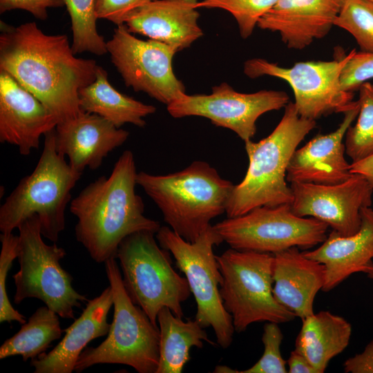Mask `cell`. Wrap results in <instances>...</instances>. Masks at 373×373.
I'll return each instance as SVG.
<instances>
[{
  "mask_svg": "<svg viewBox=\"0 0 373 373\" xmlns=\"http://www.w3.org/2000/svg\"><path fill=\"white\" fill-rule=\"evenodd\" d=\"M55 115L7 72L0 70V142L28 155L55 128Z\"/></svg>",
  "mask_w": 373,
  "mask_h": 373,
  "instance_id": "16",
  "label": "cell"
},
{
  "mask_svg": "<svg viewBox=\"0 0 373 373\" xmlns=\"http://www.w3.org/2000/svg\"><path fill=\"white\" fill-rule=\"evenodd\" d=\"M155 235L140 231L126 236L118 247L117 258L130 298L158 326L157 314L163 307L183 317L182 303L191 292L186 278L173 269L169 252L157 244Z\"/></svg>",
  "mask_w": 373,
  "mask_h": 373,
  "instance_id": "7",
  "label": "cell"
},
{
  "mask_svg": "<svg viewBox=\"0 0 373 373\" xmlns=\"http://www.w3.org/2000/svg\"><path fill=\"white\" fill-rule=\"evenodd\" d=\"M0 27V70L36 97L58 123L79 114V91L95 79L96 61L77 57L66 35H47L35 22L15 27L1 21Z\"/></svg>",
  "mask_w": 373,
  "mask_h": 373,
  "instance_id": "1",
  "label": "cell"
},
{
  "mask_svg": "<svg viewBox=\"0 0 373 373\" xmlns=\"http://www.w3.org/2000/svg\"><path fill=\"white\" fill-rule=\"evenodd\" d=\"M64 6V0H0V13L20 9L29 12L39 20H46L48 8Z\"/></svg>",
  "mask_w": 373,
  "mask_h": 373,
  "instance_id": "36",
  "label": "cell"
},
{
  "mask_svg": "<svg viewBox=\"0 0 373 373\" xmlns=\"http://www.w3.org/2000/svg\"><path fill=\"white\" fill-rule=\"evenodd\" d=\"M302 320L295 350L303 354L318 373L325 371L329 362L347 347L352 325L343 317L321 311Z\"/></svg>",
  "mask_w": 373,
  "mask_h": 373,
  "instance_id": "24",
  "label": "cell"
},
{
  "mask_svg": "<svg viewBox=\"0 0 373 373\" xmlns=\"http://www.w3.org/2000/svg\"><path fill=\"white\" fill-rule=\"evenodd\" d=\"M334 26L348 32L361 52L373 53V2L345 0Z\"/></svg>",
  "mask_w": 373,
  "mask_h": 373,
  "instance_id": "30",
  "label": "cell"
},
{
  "mask_svg": "<svg viewBox=\"0 0 373 373\" xmlns=\"http://www.w3.org/2000/svg\"><path fill=\"white\" fill-rule=\"evenodd\" d=\"M373 79V53L356 52L352 55L341 75V84L345 91L354 92L362 84Z\"/></svg>",
  "mask_w": 373,
  "mask_h": 373,
  "instance_id": "34",
  "label": "cell"
},
{
  "mask_svg": "<svg viewBox=\"0 0 373 373\" xmlns=\"http://www.w3.org/2000/svg\"><path fill=\"white\" fill-rule=\"evenodd\" d=\"M345 0H278L257 26L278 32L288 48L302 50L327 36Z\"/></svg>",
  "mask_w": 373,
  "mask_h": 373,
  "instance_id": "18",
  "label": "cell"
},
{
  "mask_svg": "<svg viewBox=\"0 0 373 373\" xmlns=\"http://www.w3.org/2000/svg\"><path fill=\"white\" fill-rule=\"evenodd\" d=\"M136 166L133 153L124 151L109 176H101L70 201L77 218V240L99 263L117 258L121 242L140 231L156 233L158 222L146 217L142 198L135 192Z\"/></svg>",
  "mask_w": 373,
  "mask_h": 373,
  "instance_id": "2",
  "label": "cell"
},
{
  "mask_svg": "<svg viewBox=\"0 0 373 373\" xmlns=\"http://www.w3.org/2000/svg\"><path fill=\"white\" fill-rule=\"evenodd\" d=\"M290 188L294 214L322 221L342 236L359 231L361 210L372 203L373 186L359 174L336 184L292 182Z\"/></svg>",
  "mask_w": 373,
  "mask_h": 373,
  "instance_id": "15",
  "label": "cell"
},
{
  "mask_svg": "<svg viewBox=\"0 0 373 373\" xmlns=\"http://www.w3.org/2000/svg\"><path fill=\"white\" fill-rule=\"evenodd\" d=\"M59 315L46 305L39 307L15 335L0 347V359L20 355L23 361L37 358L61 336Z\"/></svg>",
  "mask_w": 373,
  "mask_h": 373,
  "instance_id": "27",
  "label": "cell"
},
{
  "mask_svg": "<svg viewBox=\"0 0 373 373\" xmlns=\"http://www.w3.org/2000/svg\"><path fill=\"white\" fill-rule=\"evenodd\" d=\"M155 238L160 246L173 255L177 267L187 280L196 302L195 320L204 328L211 327L217 343L228 348L235 330L232 317L220 295L222 276L213 252L214 246L221 244L222 238L211 224L193 242L166 226L160 227Z\"/></svg>",
  "mask_w": 373,
  "mask_h": 373,
  "instance_id": "9",
  "label": "cell"
},
{
  "mask_svg": "<svg viewBox=\"0 0 373 373\" xmlns=\"http://www.w3.org/2000/svg\"><path fill=\"white\" fill-rule=\"evenodd\" d=\"M368 1L373 2V0H368Z\"/></svg>",
  "mask_w": 373,
  "mask_h": 373,
  "instance_id": "42",
  "label": "cell"
},
{
  "mask_svg": "<svg viewBox=\"0 0 373 373\" xmlns=\"http://www.w3.org/2000/svg\"><path fill=\"white\" fill-rule=\"evenodd\" d=\"M367 277L373 280V261L366 267L364 272Z\"/></svg>",
  "mask_w": 373,
  "mask_h": 373,
  "instance_id": "41",
  "label": "cell"
},
{
  "mask_svg": "<svg viewBox=\"0 0 373 373\" xmlns=\"http://www.w3.org/2000/svg\"><path fill=\"white\" fill-rule=\"evenodd\" d=\"M328 225L294 214L291 204L260 207L213 225L231 248L275 254L291 247L309 249L327 238Z\"/></svg>",
  "mask_w": 373,
  "mask_h": 373,
  "instance_id": "11",
  "label": "cell"
},
{
  "mask_svg": "<svg viewBox=\"0 0 373 373\" xmlns=\"http://www.w3.org/2000/svg\"><path fill=\"white\" fill-rule=\"evenodd\" d=\"M214 372H230V373H237L238 371L233 370L225 365H218L216 367Z\"/></svg>",
  "mask_w": 373,
  "mask_h": 373,
  "instance_id": "40",
  "label": "cell"
},
{
  "mask_svg": "<svg viewBox=\"0 0 373 373\" xmlns=\"http://www.w3.org/2000/svg\"><path fill=\"white\" fill-rule=\"evenodd\" d=\"M216 259L222 276L220 295L235 332H243L254 323L280 324L296 317L273 294L274 254L230 248Z\"/></svg>",
  "mask_w": 373,
  "mask_h": 373,
  "instance_id": "8",
  "label": "cell"
},
{
  "mask_svg": "<svg viewBox=\"0 0 373 373\" xmlns=\"http://www.w3.org/2000/svg\"><path fill=\"white\" fill-rule=\"evenodd\" d=\"M160 329V359L156 373H181L189 361L192 347L202 348L203 341L215 345L195 319L184 321L168 307L157 314Z\"/></svg>",
  "mask_w": 373,
  "mask_h": 373,
  "instance_id": "26",
  "label": "cell"
},
{
  "mask_svg": "<svg viewBox=\"0 0 373 373\" xmlns=\"http://www.w3.org/2000/svg\"><path fill=\"white\" fill-rule=\"evenodd\" d=\"M358 101L344 113L338 127L326 135H317L296 149L289 162L286 179L289 182L336 184L347 180L352 173L345 158L343 140L348 128L358 116Z\"/></svg>",
  "mask_w": 373,
  "mask_h": 373,
  "instance_id": "19",
  "label": "cell"
},
{
  "mask_svg": "<svg viewBox=\"0 0 373 373\" xmlns=\"http://www.w3.org/2000/svg\"><path fill=\"white\" fill-rule=\"evenodd\" d=\"M350 172L363 176L373 186V155L350 164Z\"/></svg>",
  "mask_w": 373,
  "mask_h": 373,
  "instance_id": "39",
  "label": "cell"
},
{
  "mask_svg": "<svg viewBox=\"0 0 373 373\" xmlns=\"http://www.w3.org/2000/svg\"><path fill=\"white\" fill-rule=\"evenodd\" d=\"M343 370L345 373H373V339L363 352L344 362Z\"/></svg>",
  "mask_w": 373,
  "mask_h": 373,
  "instance_id": "37",
  "label": "cell"
},
{
  "mask_svg": "<svg viewBox=\"0 0 373 373\" xmlns=\"http://www.w3.org/2000/svg\"><path fill=\"white\" fill-rule=\"evenodd\" d=\"M358 90V118L345 135V153L352 162L373 155V84L365 82Z\"/></svg>",
  "mask_w": 373,
  "mask_h": 373,
  "instance_id": "29",
  "label": "cell"
},
{
  "mask_svg": "<svg viewBox=\"0 0 373 373\" xmlns=\"http://www.w3.org/2000/svg\"><path fill=\"white\" fill-rule=\"evenodd\" d=\"M361 215V228L355 234L342 236L332 230L318 248L303 251L325 266L323 291L332 290L353 274L363 273L373 261V209L363 207Z\"/></svg>",
  "mask_w": 373,
  "mask_h": 373,
  "instance_id": "22",
  "label": "cell"
},
{
  "mask_svg": "<svg viewBox=\"0 0 373 373\" xmlns=\"http://www.w3.org/2000/svg\"><path fill=\"white\" fill-rule=\"evenodd\" d=\"M153 0H95L97 19H104L118 26L136 8Z\"/></svg>",
  "mask_w": 373,
  "mask_h": 373,
  "instance_id": "35",
  "label": "cell"
},
{
  "mask_svg": "<svg viewBox=\"0 0 373 373\" xmlns=\"http://www.w3.org/2000/svg\"><path fill=\"white\" fill-rule=\"evenodd\" d=\"M283 339L278 323L267 322L263 327L262 342L264 352L260 358L251 367L240 373H286L287 361L281 354L280 345Z\"/></svg>",
  "mask_w": 373,
  "mask_h": 373,
  "instance_id": "33",
  "label": "cell"
},
{
  "mask_svg": "<svg viewBox=\"0 0 373 373\" xmlns=\"http://www.w3.org/2000/svg\"><path fill=\"white\" fill-rule=\"evenodd\" d=\"M113 291L114 314L107 338L86 347L75 366L76 372L98 364H122L139 373H156L160 359V329L128 295L116 258L105 262Z\"/></svg>",
  "mask_w": 373,
  "mask_h": 373,
  "instance_id": "6",
  "label": "cell"
},
{
  "mask_svg": "<svg viewBox=\"0 0 373 373\" xmlns=\"http://www.w3.org/2000/svg\"><path fill=\"white\" fill-rule=\"evenodd\" d=\"M136 182L160 209L169 227L190 242L211 225L212 219L225 213L234 186L201 160L167 175L140 171Z\"/></svg>",
  "mask_w": 373,
  "mask_h": 373,
  "instance_id": "3",
  "label": "cell"
},
{
  "mask_svg": "<svg viewBox=\"0 0 373 373\" xmlns=\"http://www.w3.org/2000/svg\"><path fill=\"white\" fill-rule=\"evenodd\" d=\"M129 133L102 117L84 111L57 123L55 128L57 151L82 173L98 169L110 152L122 146Z\"/></svg>",
  "mask_w": 373,
  "mask_h": 373,
  "instance_id": "17",
  "label": "cell"
},
{
  "mask_svg": "<svg viewBox=\"0 0 373 373\" xmlns=\"http://www.w3.org/2000/svg\"><path fill=\"white\" fill-rule=\"evenodd\" d=\"M278 0H199L198 7L220 8L228 11L236 20L240 35L247 39L251 35L261 17Z\"/></svg>",
  "mask_w": 373,
  "mask_h": 373,
  "instance_id": "31",
  "label": "cell"
},
{
  "mask_svg": "<svg viewBox=\"0 0 373 373\" xmlns=\"http://www.w3.org/2000/svg\"><path fill=\"white\" fill-rule=\"evenodd\" d=\"M0 254V323L26 322V317L11 305L6 291V279L13 260L17 258L19 251V236L11 233H1Z\"/></svg>",
  "mask_w": 373,
  "mask_h": 373,
  "instance_id": "32",
  "label": "cell"
},
{
  "mask_svg": "<svg viewBox=\"0 0 373 373\" xmlns=\"http://www.w3.org/2000/svg\"><path fill=\"white\" fill-rule=\"evenodd\" d=\"M199 0H153L128 15L124 24L133 34L160 41L176 52L203 35L198 24Z\"/></svg>",
  "mask_w": 373,
  "mask_h": 373,
  "instance_id": "20",
  "label": "cell"
},
{
  "mask_svg": "<svg viewBox=\"0 0 373 373\" xmlns=\"http://www.w3.org/2000/svg\"><path fill=\"white\" fill-rule=\"evenodd\" d=\"M274 255L275 298L301 319L313 314L315 297L325 283V266L307 258L298 247Z\"/></svg>",
  "mask_w": 373,
  "mask_h": 373,
  "instance_id": "23",
  "label": "cell"
},
{
  "mask_svg": "<svg viewBox=\"0 0 373 373\" xmlns=\"http://www.w3.org/2000/svg\"><path fill=\"white\" fill-rule=\"evenodd\" d=\"M71 19L72 50L96 55L107 53L106 41L97 30L95 0H64Z\"/></svg>",
  "mask_w": 373,
  "mask_h": 373,
  "instance_id": "28",
  "label": "cell"
},
{
  "mask_svg": "<svg viewBox=\"0 0 373 373\" xmlns=\"http://www.w3.org/2000/svg\"><path fill=\"white\" fill-rule=\"evenodd\" d=\"M113 305L111 286L98 296L88 300L80 316L66 329L62 340L47 354L42 353L30 361L35 373H71L79 356L92 340L108 334L107 321Z\"/></svg>",
  "mask_w": 373,
  "mask_h": 373,
  "instance_id": "21",
  "label": "cell"
},
{
  "mask_svg": "<svg viewBox=\"0 0 373 373\" xmlns=\"http://www.w3.org/2000/svg\"><path fill=\"white\" fill-rule=\"evenodd\" d=\"M289 102V95L285 91L262 90L242 93L223 82L213 86L209 95L185 93L169 104L166 108L175 118H207L215 126L228 128L247 142L254 137L256 121L262 115L285 108Z\"/></svg>",
  "mask_w": 373,
  "mask_h": 373,
  "instance_id": "14",
  "label": "cell"
},
{
  "mask_svg": "<svg viewBox=\"0 0 373 373\" xmlns=\"http://www.w3.org/2000/svg\"><path fill=\"white\" fill-rule=\"evenodd\" d=\"M106 48L125 85L135 92L145 93L166 106L186 93L172 67L177 52L168 45L140 39L123 23L114 29Z\"/></svg>",
  "mask_w": 373,
  "mask_h": 373,
  "instance_id": "13",
  "label": "cell"
},
{
  "mask_svg": "<svg viewBox=\"0 0 373 373\" xmlns=\"http://www.w3.org/2000/svg\"><path fill=\"white\" fill-rule=\"evenodd\" d=\"M352 52L339 59L308 61L285 68L262 58L248 59L244 64L245 74L252 79L271 76L286 82L291 88L294 105L300 116L316 120L351 108L354 92L345 91L341 84V75Z\"/></svg>",
  "mask_w": 373,
  "mask_h": 373,
  "instance_id": "12",
  "label": "cell"
},
{
  "mask_svg": "<svg viewBox=\"0 0 373 373\" xmlns=\"http://www.w3.org/2000/svg\"><path fill=\"white\" fill-rule=\"evenodd\" d=\"M18 229L19 269L12 276L16 287L15 304L37 298L60 317L74 318V308L88 300L73 288V277L60 265L66 255L65 249L56 242H44L37 215L25 220Z\"/></svg>",
  "mask_w": 373,
  "mask_h": 373,
  "instance_id": "10",
  "label": "cell"
},
{
  "mask_svg": "<svg viewBox=\"0 0 373 373\" xmlns=\"http://www.w3.org/2000/svg\"><path fill=\"white\" fill-rule=\"evenodd\" d=\"M79 104L82 111L98 115L117 128L125 124L144 127V118L156 111L154 106L117 90L110 84L106 70L99 66L94 82L79 90Z\"/></svg>",
  "mask_w": 373,
  "mask_h": 373,
  "instance_id": "25",
  "label": "cell"
},
{
  "mask_svg": "<svg viewBox=\"0 0 373 373\" xmlns=\"http://www.w3.org/2000/svg\"><path fill=\"white\" fill-rule=\"evenodd\" d=\"M287 364L289 373H318L309 361L295 349L291 352Z\"/></svg>",
  "mask_w": 373,
  "mask_h": 373,
  "instance_id": "38",
  "label": "cell"
},
{
  "mask_svg": "<svg viewBox=\"0 0 373 373\" xmlns=\"http://www.w3.org/2000/svg\"><path fill=\"white\" fill-rule=\"evenodd\" d=\"M82 174L57 151L55 128L46 133L35 169L19 181L0 207L1 232L11 233L37 215L43 237L56 242L65 229V211L71 191Z\"/></svg>",
  "mask_w": 373,
  "mask_h": 373,
  "instance_id": "5",
  "label": "cell"
},
{
  "mask_svg": "<svg viewBox=\"0 0 373 373\" xmlns=\"http://www.w3.org/2000/svg\"><path fill=\"white\" fill-rule=\"evenodd\" d=\"M316 127V120L299 115L289 102L274 131L258 142H245L249 166L243 180L234 185L226 206L227 218L260 207L291 204L293 195L287 184V169L294 152Z\"/></svg>",
  "mask_w": 373,
  "mask_h": 373,
  "instance_id": "4",
  "label": "cell"
}]
</instances>
